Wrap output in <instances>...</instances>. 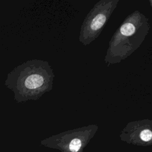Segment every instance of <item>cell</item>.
<instances>
[{"instance_id": "8992f818", "label": "cell", "mask_w": 152, "mask_h": 152, "mask_svg": "<svg viewBox=\"0 0 152 152\" xmlns=\"http://www.w3.org/2000/svg\"><path fill=\"white\" fill-rule=\"evenodd\" d=\"M150 3L151 6V8H152V1H150Z\"/></svg>"}, {"instance_id": "7a4b0ae2", "label": "cell", "mask_w": 152, "mask_h": 152, "mask_svg": "<svg viewBox=\"0 0 152 152\" xmlns=\"http://www.w3.org/2000/svg\"><path fill=\"white\" fill-rule=\"evenodd\" d=\"M31 63L20 67V77L17 79L15 90H18L20 95H41L52 88L54 75L50 66L48 64L38 66L35 62Z\"/></svg>"}, {"instance_id": "3957f363", "label": "cell", "mask_w": 152, "mask_h": 152, "mask_svg": "<svg viewBox=\"0 0 152 152\" xmlns=\"http://www.w3.org/2000/svg\"><path fill=\"white\" fill-rule=\"evenodd\" d=\"M119 2V0H100L94 5L81 27L79 41L83 45H90L99 37Z\"/></svg>"}, {"instance_id": "277c9868", "label": "cell", "mask_w": 152, "mask_h": 152, "mask_svg": "<svg viewBox=\"0 0 152 152\" xmlns=\"http://www.w3.org/2000/svg\"><path fill=\"white\" fill-rule=\"evenodd\" d=\"M98 128L97 125H90L68 130L42 140L40 144L61 152H83Z\"/></svg>"}, {"instance_id": "5b68a950", "label": "cell", "mask_w": 152, "mask_h": 152, "mask_svg": "<svg viewBox=\"0 0 152 152\" xmlns=\"http://www.w3.org/2000/svg\"><path fill=\"white\" fill-rule=\"evenodd\" d=\"M121 141L139 146L152 145V119L129 122L119 135Z\"/></svg>"}, {"instance_id": "6da1fadb", "label": "cell", "mask_w": 152, "mask_h": 152, "mask_svg": "<svg viewBox=\"0 0 152 152\" xmlns=\"http://www.w3.org/2000/svg\"><path fill=\"white\" fill-rule=\"evenodd\" d=\"M150 29L149 20L142 13L135 11L128 15L109 41L105 63L116 64L127 58L140 46Z\"/></svg>"}]
</instances>
